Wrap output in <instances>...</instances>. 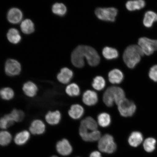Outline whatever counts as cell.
<instances>
[{"label":"cell","instance_id":"obj_1","mask_svg":"<svg viewBox=\"0 0 157 157\" xmlns=\"http://www.w3.org/2000/svg\"><path fill=\"white\" fill-rule=\"evenodd\" d=\"M84 58L91 66H97L100 62V57L95 49L89 46L80 45L72 52V63L76 67L82 68L84 65Z\"/></svg>","mask_w":157,"mask_h":157},{"label":"cell","instance_id":"obj_2","mask_svg":"<svg viewBox=\"0 0 157 157\" xmlns=\"http://www.w3.org/2000/svg\"><path fill=\"white\" fill-rule=\"evenodd\" d=\"M144 55L142 49L138 45H130L124 52L123 59L128 67L133 68L140 62Z\"/></svg>","mask_w":157,"mask_h":157},{"label":"cell","instance_id":"obj_3","mask_svg":"<svg viewBox=\"0 0 157 157\" xmlns=\"http://www.w3.org/2000/svg\"><path fill=\"white\" fill-rule=\"evenodd\" d=\"M125 98V93L122 88L112 86L105 90L103 97V102L108 107L113 106L115 104L118 105Z\"/></svg>","mask_w":157,"mask_h":157},{"label":"cell","instance_id":"obj_4","mask_svg":"<svg viewBox=\"0 0 157 157\" xmlns=\"http://www.w3.org/2000/svg\"><path fill=\"white\" fill-rule=\"evenodd\" d=\"M98 147L101 152L111 154L116 150L117 146L113 137L109 134H106L99 139Z\"/></svg>","mask_w":157,"mask_h":157},{"label":"cell","instance_id":"obj_5","mask_svg":"<svg viewBox=\"0 0 157 157\" xmlns=\"http://www.w3.org/2000/svg\"><path fill=\"white\" fill-rule=\"evenodd\" d=\"M117 105L119 113L123 117H132L136 111V107L135 104L125 98L120 102Z\"/></svg>","mask_w":157,"mask_h":157},{"label":"cell","instance_id":"obj_6","mask_svg":"<svg viewBox=\"0 0 157 157\" xmlns=\"http://www.w3.org/2000/svg\"><path fill=\"white\" fill-rule=\"evenodd\" d=\"M117 13V9L113 7L98 8L95 11V15L98 19L111 22L115 21Z\"/></svg>","mask_w":157,"mask_h":157},{"label":"cell","instance_id":"obj_7","mask_svg":"<svg viewBox=\"0 0 157 157\" xmlns=\"http://www.w3.org/2000/svg\"><path fill=\"white\" fill-rule=\"evenodd\" d=\"M138 45L143 53L147 56H150L157 50V40L143 37L139 39Z\"/></svg>","mask_w":157,"mask_h":157},{"label":"cell","instance_id":"obj_8","mask_svg":"<svg viewBox=\"0 0 157 157\" xmlns=\"http://www.w3.org/2000/svg\"><path fill=\"white\" fill-rule=\"evenodd\" d=\"M21 70V65L17 61L9 59L6 62L5 71L8 75L13 76L18 75L20 73Z\"/></svg>","mask_w":157,"mask_h":157},{"label":"cell","instance_id":"obj_9","mask_svg":"<svg viewBox=\"0 0 157 157\" xmlns=\"http://www.w3.org/2000/svg\"><path fill=\"white\" fill-rule=\"evenodd\" d=\"M79 133L82 139L87 142L99 141L101 137V132L98 130L91 131L85 129L80 131Z\"/></svg>","mask_w":157,"mask_h":157},{"label":"cell","instance_id":"obj_10","mask_svg":"<svg viewBox=\"0 0 157 157\" xmlns=\"http://www.w3.org/2000/svg\"><path fill=\"white\" fill-rule=\"evenodd\" d=\"M56 150L59 154L66 156L71 154L72 147L67 139H64L59 141L56 144Z\"/></svg>","mask_w":157,"mask_h":157},{"label":"cell","instance_id":"obj_11","mask_svg":"<svg viewBox=\"0 0 157 157\" xmlns=\"http://www.w3.org/2000/svg\"><path fill=\"white\" fill-rule=\"evenodd\" d=\"M82 101L85 105L89 106L95 105L98 101V94L93 90H86L82 96Z\"/></svg>","mask_w":157,"mask_h":157},{"label":"cell","instance_id":"obj_12","mask_svg":"<svg viewBox=\"0 0 157 157\" xmlns=\"http://www.w3.org/2000/svg\"><path fill=\"white\" fill-rule=\"evenodd\" d=\"M23 13L20 10L16 8L10 9L7 13V18L10 23L17 24L23 18Z\"/></svg>","mask_w":157,"mask_h":157},{"label":"cell","instance_id":"obj_13","mask_svg":"<svg viewBox=\"0 0 157 157\" xmlns=\"http://www.w3.org/2000/svg\"><path fill=\"white\" fill-rule=\"evenodd\" d=\"M74 74L71 70L68 68H62L57 76L58 81L63 84H67L73 77Z\"/></svg>","mask_w":157,"mask_h":157},{"label":"cell","instance_id":"obj_14","mask_svg":"<svg viewBox=\"0 0 157 157\" xmlns=\"http://www.w3.org/2000/svg\"><path fill=\"white\" fill-rule=\"evenodd\" d=\"M46 130V126L43 121L40 120H35L31 123L29 131L33 135H41Z\"/></svg>","mask_w":157,"mask_h":157},{"label":"cell","instance_id":"obj_15","mask_svg":"<svg viewBox=\"0 0 157 157\" xmlns=\"http://www.w3.org/2000/svg\"><path fill=\"white\" fill-rule=\"evenodd\" d=\"M84 113V108L79 104L72 105L68 111V115L72 119H79L83 116Z\"/></svg>","mask_w":157,"mask_h":157},{"label":"cell","instance_id":"obj_16","mask_svg":"<svg viewBox=\"0 0 157 157\" xmlns=\"http://www.w3.org/2000/svg\"><path fill=\"white\" fill-rule=\"evenodd\" d=\"M124 75L120 70L115 69L111 71L108 74L109 81L113 84H119L124 79Z\"/></svg>","mask_w":157,"mask_h":157},{"label":"cell","instance_id":"obj_17","mask_svg":"<svg viewBox=\"0 0 157 157\" xmlns=\"http://www.w3.org/2000/svg\"><path fill=\"white\" fill-rule=\"evenodd\" d=\"M61 117V114L59 111H49L46 114L45 119L49 124L56 125L60 122Z\"/></svg>","mask_w":157,"mask_h":157},{"label":"cell","instance_id":"obj_18","mask_svg":"<svg viewBox=\"0 0 157 157\" xmlns=\"http://www.w3.org/2000/svg\"><path fill=\"white\" fill-rule=\"evenodd\" d=\"M23 90L25 94L29 97H34L38 91L36 84L32 82H28L24 84Z\"/></svg>","mask_w":157,"mask_h":157},{"label":"cell","instance_id":"obj_19","mask_svg":"<svg viewBox=\"0 0 157 157\" xmlns=\"http://www.w3.org/2000/svg\"><path fill=\"white\" fill-rule=\"evenodd\" d=\"M30 137V133L29 131H23L16 135L14 139V142L18 146H23L28 142Z\"/></svg>","mask_w":157,"mask_h":157},{"label":"cell","instance_id":"obj_20","mask_svg":"<svg viewBox=\"0 0 157 157\" xmlns=\"http://www.w3.org/2000/svg\"><path fill=\"white\" fill-rule=\"evenodd\" d=\"M143 136L139 131H134L131 133L128 139V142L131 146L136 147L142 143Z\"/></svg>","mask_w":157,"mask_h":157},{"label":"cell","instance_id":"obj_21","mask_svg":"<svg viewBox=\"0 0 157 157\" xmlns=\"http://www.w3.org/2000/svg\"><path fill=\"white\" fill-rule=\"evenodd\" d=\"M157 21V13L152 11H148L145 13L143 24L147 28H150L152 26L155 22Z\"/></svg>","mask_w":157,"mask_h":157},{"label":"cell","instance_id":"obj_22","mask_svg":"<svg viewBox=\"0 0 157 157\" xmlns=\"http://www.w3.org/2000/svg\"><path fill=\"white\" fill-rule=\"evenodd\" d=\"M111 122V116L106 113H102L99 114L97 117V123L100 126L106 128L110 125Z\"/></svg>","mask_w":157,"mask_h":157},{"label":"cell","instance_id":"obj_23","mask_svg":"<svg viewBox=\"0 0 157 157\" xmlns=\"http://www.w3.org/2000/svg\"><path fill=\"white\" fill-rule=\"evenodd\" d=\"M7 36L10 42L13 44H18L21 40V36L19 31L14 28L9 29L7 33Z\"/></svg>","mask_w":157,"mask_h":157},{"label":"cell","instance_id":"obj_24","mask_svg":"<svg viewBox=\"0 0 157 157\" xmlns=\"http://www.w3.org/2000/svg\"><path fill=\"white\" fill-rule=\"evenodd\" d=\"M21 31L25 34H29L34 32V25L29 19H25L21 23Z\"/></svg>","mask_w":157,"mask_h":157},{"label":"cell","instance_id":"obj_25","mask_svg":"<svg viewBox=\"0 0 157 157\" xmlns=\"http://www.w3.org/2000/svg\"><path fill=\"white\" fill-rule=\"evenodd\" d=\"M146 5L145 2L143 0L138 1H131L127 2L126 3V8L129 11H133L143 9Z\"/></svg>","mask_w":157,"mask_h":157},{"label":"cell","instance_id":"obj_26","mask_svg":"<svg viewBox=\"0 0 157 157\" xmlns=\"http://www.w3.org/2000/svg\"><path fill=\"white\" fill-rule=\"evenodd\" d=\"M80 124L83 125L88 131H91L97 130L98 123L91 117H86L81 121Z\"/></svg>","mask_w":157,"mask_h":157},{"label":"cell","instance_id":"obj_27","mask_svg":"<svg viewBox=\"0 0 157 157\" xmlns=\"http://www.w3.org/2000/svg\"><path fill=\"white\" fill-rule=\"evenodd\" d=\"M102 54L104 58L107 60L117 59L119 56V53L116 49L109 47H105L103 49Z\"/></svg>","mask_w":157,"mask_h":157},{"label":"cell","instance_id":"obj_28","mask_svg":"<svg viewBox=\"0 0 157 157\" xmlns=\"http://www.w3.org/2000/svg\"><path fill=\"white\" fill-rule=\"evenodd\" d=\"M67 94L70 97H76L79 96L80 94V90L77 84L72 83L69 84L66 88Z\"/></svg>","mask_w":157,"mask_h":157},{"label":"cell","instance_id":"obj_29","mask_svg":"<svg viewBox=\"0 0 157 157\" xmlns=\"http://www.w3.org/2000/svg\"><path fill=\"white\" fill-rule=\"evenodd\" d=\"M14 123L10 114L6 115L0 119V128L4 129H7L13 125Z\"/></svg>","mask_w":157,"mask_h":157},{"label":"cell","instance_id":"obj_30","mask_svg":"<svg viewBox=\"0 0 157 157\" xmlns=\"http://www.w3.org/2000/svg\"><path fill=\"white\" fill-rule=\"evenodd\" d=\"M106 85L105 81L101 76H98L94 78L92 86L94 89L101 91L104 89Z\"/></svg>","mask_w":157,"mask_h":157},{"label":"cell","instance_id":"obj_31","mask_svg":"<svg viewBox=\"0 0 157 157\" xmlns=\"http://www.w3.org/2000/svg\"><path fill=\"white\" fill-rule=\"evenodd\" d=\"M52 9L54 14L60 16H63L66 14L67 11L66 6L62 3H55L52 6Z\"/></svg>","mask_w":157,"mask_h":157},{"label":"cell","instance_id":"obj_32","mask_svg":"<svg viewBox=\"0 0 157 157\" xmlns=\"http://www.w3.org/2000/svg\"><path fill=\"white\" fill-rule=\"evenodd\" d=\"M14 96V92L11 88L5 87L0 90V97L5 101H9Z\"/></svg>","mask_w":157,"mask_h":157},{"label":"cell","instance_id":"obj_33","mask_svg":"<svg viewBox=\"0 0 157 157\" xmlns=\"http://www.w3.org/2000/svg\"><path fill=\"white\" fill-rule=\"evenodd\" d=\"M156 141L152 137H149L146 139L143 143V147L146 152H151L155 149Z\"/></svg>","mask_w":157,"mask_h":157},{"label":"cell","instance_id":"obj_34","mask_svg":"<svg viewBox=\"0 0 157 157\" xmlns=\"http://www.w3.org/2000/svg\"><path fill=\"white\" fill-rule=\"evenodd\" d=\"M12 138L11 135L8 131H2L0 132V145L5 146L8 145L11 143Z\"/></svg>","mask_w":157,"mask_h":157},{"label":"cell","instance_id":"obj_35","mask_svg":"<svg viewBox=\"0 0 157 157\" xmlns=\"http://www.w3.org/2000/svg\"><path fill=\"white\" fill-rule=\"evenodd\" d=\"M10 114L15 122H20L23 120L25 117L24 113L20 110L13 109Z\"/></svg>","mask_w":157,"mask_h":157},{"label":"cell","instance_id":"obj_36","mask_svg":"<svg viewBox=\"0 0 157 157\" xmlns=\"http://www.w3.org/2000/svg\"><path fill=\"white\" fill-rule=\"evenodd\" d=\"M149 76L153 81L157 82V65L151 68L149 72Z\"/></svg>","mask_w":157,"mask_h":157},{"label":"cell","instance_id":"obj_37","mask_svg":"<svg viewBox=\"0 0 157 157\" xmlns=\"http://www.w3.org/2000/svg\"><path fill=\"white\" fill-rule=\"evenodd\" d=\"M90 157H102L101 153L98 151H94L90 155Z\"/></svg>","mask_w":157,"mask_h":157},{"label":"cell","instance_id":"obj_38","mask_svg":"<svg viewBox=\"0 0 157 157\" xmlns=\"http://www.w3.org/2000/svg\"><path fill=\"white\" fill-rule=\"evenodd\" d=\"M51 157H58L57 156H53Z\"/></svg>","mask_w":157,"mask_h":157}]
</instances>
